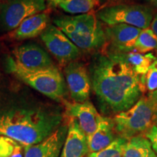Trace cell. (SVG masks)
<instances>
[{"label": "cell", "mask_w": 157, "mask_h": 157, "mask_svg": "<svg viewBox=\"0 0 157 157\" xmlns=\"http://www.w3.org/2000/svg\"><path fill=\"white\" fill-rule=\"evenodd\" d=\"M65 116L61 105L44 101L21 84L0 93V135L24 148L52 134L66 120Z\"/></svg>", "instance_id": "cell-1"}, {"label": "cell", "mask_w": 157, "mask_h": 157, "mask_svg": "<svg viewBox=\"0 0 157 157\" xmlns=\"http://www.w3.org/2000/svg\"><path fill=\"white\" fill-rule=\"evenodd\" d=\"M89 74L103 114L115 116L127 111L140 98V75L117 53L96 54Z\"/></svg>", "instance_id": "cell-2"}, {"label": "cell", "mask_w": 157, "mask_h": 157, "mask_svg": "<svg viewBox=\"0 0 157 157\" xmlns=\"http://www.w3.org/2000/svg\"><path fill=\"white\" fill-rule=\"evenodd\" d=\"M54 23L85 52L98 50L106 44L105 29L93 13L60 16L54 20Z\"/></svg>", "instance_id": "cell-3"}, {"label": "cell", "mask_w": 157, "mask_h": 157, "mask_svg": "<svg viewBox=\"0 0 157 157\" xmlns=\"http://www.w3.org/2000/svg\"><path fill=\"white\" fill-rule=\"evenodd\" d=\"M6 68L10 73L42 95L57 103L65 102L67 85L57 67L47 70L30 71L19 66L13 57H9L6 61Z\"/></svg>", "instance_id": "cell-4"}, {"label": "cell", "mask_w": 157, "mask_h": 157, "mask_svg": "<svg viewBox=\"0 0 157 157\" xmlns=\"http://www.w3.org/2000/svg\"><path fill=\"white\" fill-rule=\"evenodd\" d=\"M118 136L129 139L146 133L157 120V111L148 97H142L133 106L113 118Z\"/></svg>", "instance_id": "cell-5"}, {"label": "cell", "mask_w": 157, "mask_h": 157, "mask_svg": "<svg viewBox=\"0 0 157 157\" xmlns=\"http://www.w3.org/2000/svg\"><path fill=\"white\" fill-rule=\"evenodd\" d=\"M96 16L108 25L124 23L145 29L150 26L154 12L146 5L117 4L102 7L97 12Z\"/></svg>", "instance_id": "cell-6"}, {"label": "cell", "mask_w": 157, "mask_h": 157, "mask_svg": "<svg viewBox=\"0 0 157 157\" xmlns=\"http://www.w3.org/2000/svg\"><path fill=\"white\" fill-rule=\"evenodd\" d=\"M46 9L45 0H5L0 10V29L11 32L25 19Z\"/></svg>", "instance_id": "cell-7"}, {"label": "cell", "mask_w": 157, "mask_h": 157, "mask_svg": "<svg viewBox=\"0 0 157 157\" xmlns=\"http://www.w3.org/2000/svg\"><path fill=\"white\" fill-rule=\"evenodd\" d=\"M40 37L49 52L61 65L66 66L80 56V49L56 25L49 24Z\"/></svg>", "instance_id": "cell-8"}, {"label": "cell", "mask_w": 157, "mask_h": 157, "mask_svg": "<svg viewBox=\"0 0 157 157\" xmlns=\"http://www.w3.org/2000/svg\"><path fill=\"white\" fill-rule=\"evenodd\" d=\"M64 75L71 98L75 103L88 101L91 90L89 71L81 62H71L64 68Z\"/></svg>", "instance_id": "cell-9"}, {"label": "cell", "mask_w": 157, "mask_h": 157, "mask_svg": "<svg viewBox=\"0 0 157 157\" xmlns=\"http://www.w3.org/2000/svg\"><path fill=\"white\" fill-rule=\"evenodd\" d=\"M142 29L127 24L109 25L105 29L110 53H126L135 50V43Z\"/></svg>", "instance_id": "cell-10"}, {"label": "cell", "mask_w": 157, "mask_h": 157, "mask_svg": "<svg viewBox=\"0 0 157 157\" xmlns=\"http://www.w3.org/2000/svg\"><path fill=\"white\" fill-rule=\"evenodd\" d=\"M13 58L19 66L30 71L57 67L48 52L34 43L25 44L15 48L13 50Z\"/></svg>", "instance_id": "cell-11"}, {"label": "cell", "mask_w": 157, "mask_h": 157, "mask_svg": "<svg viewBox=\"0 0 157 157\" xmlns=\"http://www.w3.org/2000/svg\"><path fill=\"white\" fill-rule=\"evenodd\" d=\"M64 105L66 115L76 119L80 128L87 137L95 132L103 117L91 102L87 101L83 103H70L65 101Z\"/></svg>", "instance_id": "cell-12"}, {"label": "cell", "mask_w": 157, "mask_h": 157, "mask_svg": "<svg viewBox=\"0 0 157 157\" xmlns=\"http://www.w3.org/2000/svg\"><path fill=\"white\" fill-rule=\"evenodd\" d=\"M67 132L68 119L44 140L25 147L24 157H60Z\"/></svg>", "instance_id": "cell-13"}, {"label": "cell", "mask_w": 157, "mask_h": 157, "mask_svg": "<svg viewBox=\"0 0 157 157\" xmlns=\"http://www.w3.org/2000/svg\"><path fill=\"white\" fill-rule=\"evenodd\" d=\"M89 154L87 136L76 119L68 117V132L60 157H86Z\"/></svg>", "instance_id": "cell-14"}, {"label": "cell", "mask_w": 157, "mask_h": 157, "mask_svg": "<svg viewBox=\"0 0 157 157\" xmlns=\"http://www.w3.org/2000/svg\"><path fill=\"white\" fill-rule=\"evenodd\" d=\"M50 24V15L42 12L25 19L17 29L11 31L10 36L16 40H24L40 36Z\"/></svg>", "instance_id": "cell-15"}, {"label": "cell", "mask_w": 157, "mask_h": 157, "mask_svg": "<svg viewBox=\"0 0 157 157\" xmlns=\"http://www.w3.org/2000/svg\"><path fill=\"white\" fill-rule=\"evenodd\" d=\"M117 136L113 118L103 117L95 132L87 137L90 153L97 152L105 148Z\"/></svg>", "instance_id": "cell-16"}, {"label": "cell", "mask_w": 157, "mask_h": 157, "mask_svg": "<svg viewBox=\"0 0 157 157\" xmlns=\"http://www.w3.org/2000/svg\"><path fill=\"white\" fill-rule=\"evenodd\" d=\"M123 157H157V154L146 135H139L127 140Z\"/></svg>", "instance_id": "cell-17"}, {"label": "cell", "mask_w": 157, "mask_h": 157, "mask_svg": "<svg viewBox=\"0 0 157 157\" xmlns=\"http://www.w3.org/2000/svg\"><path fill=\"white\" fill-rule=\"evenodd\" d=\"M134 70L138 75L145 74L151 64L156 60V57L153 53H140L137 51L117 53Z\"/></svg>", "instance_id": "cell-18"}, {"label": "cell", "mask_w": 157, "mask_h": 157, "mask_svg": "<svg viewBox=\"0 0 157 157\" xmlns=\"http://www.w3.org/2000/svg\"><path fill=\"white\" fill-rule=\"evenodd\" d=\"M108 0H67L59 3L58 7L72 15L85 14L101 7Z\"/></svg>", "instance_id": "cell-19"}, {"label": "cell", "mask_w": 157, "mask_h": 157, "mask_svg": "<svg viewBox=\"0 0 157 157\" xmlns=\"http://www.w3.org/2000/svg\"><path fill=\"white\" fill-rule=\"evenodd\" d=\"M127 142V139L117 136L109 146L99 151L90 153L87 157H123Z\"/></svg>", "instance_id": "cell-20"}, {"label": "cell", "mask_w": 157, "mask_h": 157, "mask_svg": "<svg viewBox=\"0 0 157 157\" xmlns=\"http://www.w3.org/2000/svg\"><path fill=\"white\" fill-rule=\"evenodd\" d=\"M157 50V37L151 29H142L135 43V50L140 53Z\"/></svg>", "instance_id": "cell-21"}, {"label": "cell", "mask_w": 157, "mask_h": 157, "mask_svg": "<svg viewBox=\"0 0 157 157\" xmlns=\"http://www.w3.org/2000/svg\"><path fill=\"white\" fill-rule=\"evenodd\" d=\"M140 88L142 93H151L157 90V59L146 73L140 76Z\"/></svg>", "instance_id": "cell-22"}, {"label": "cell", "mask_w": 157, "mask_h": 157, "mask_svg": "<svg viewBox=\"0 0 157 157\" xmlns=\"http://www.w3.org/2000/svg\"><path fill=\"white\" fill-rule=\"evenodd\" d=\"M17 142L8 137L0 135V157H10L14 151Z\"/></svg>", "instance_id": "cell-23"}, {"label": "cell", "mask_w": 157, "mask_h": 157, "mask_svg": "<svg viewBox=\"0 0 157 157\" xmlns=\"http://www.w3.org/2000/svg\"><path fill=\"white\" fill-rule=\"evenodd\" d=\"M145 135L150 140L153 149L157 154V127L156 125L154 124Z\"/></svg>", "instance_id": "cell-24"}, {"label": "cell", "mask_w": 157, "mask_h": 157, "mask_svg": "<svg viewBox=\"0 0 157 157\" xmlns=\"http://www.w3.org/2000/svg\"><path fill=\"white\" fill-rule=\"evenodd\" d=\"M10 157H24V153L23 151V146L20 145L19 143H17L14 151Z\"/></svg>", "instance_id": "cell-25"}, {"label": "cell", "mask_w": 157, "mask_h": 157, "mask_svg": "<svg viewBox=\"0 0 157 157\" xmlns=\"http://www.w3.org/2000/svg\"><path fill=\"white\" fill-rule=\"evenodd\" d=\"M150 26L153 33H154L155 36L157 37V13H156L154 17H153L152 22L151 23Z\"/></svg>", "instance_id": "cell-26"}, {"label": "cell", "mask_w": 157, "mask_h": 157, "mask_svg": "<svg viewBox=\"0 0 157 157\" xmlns=\"http://www.w3.org/2000/svg\"><path fill=\"white\" fill-rule=\"evenodd\" d=\"M148 98L151 101L153 104H154V107L156 108L157 111V90H155V91H154L151 93H149Z\"/></svg>", "instance_id": "cell-27"}, {"label": "cell", "mask_w": 157, "mask_h": 157, "mask_svg": "<svg viewBox=\"0 0 157 157\" xmlns=\"http://www.w3.org/2000/svg\"><path fill=\"white\" fill-rule=\"evenodd\" d=\"M48 2V3L50 5H52V6H58V5L59 3L62 2H65V1H67V0H47Z\"/></svg>", "instance_id": "cell-28"}, {"label": "cell", "mask_w": 157, "mask_h": 157, "mask_svg": "<svg viewBox=\"0 0 157 157\" xmlns=\"http://www.w3.org/2000/svg\"><path fill=\"white\" fill-rule=\"evenodd\" d=\"M146 1H147L149 3H151V5L157 7V0H146Z\"/></svg>", "instance_id": "cell-29"}, {"label": "cell", "mask_w": 157, "mask_h": 157, "mask_svg": "<svg viewBox=\"0 0 157 157\" xmlns=\"http://www.w3.org/2000/svg\"><path fill=\"white\" fill-rule=\"evenodd\" d=\"M113 2H121L122 0H112Z\"/></svg>", "instance_id": "cell-30"}, {"label": "cell", "mask_w": 157, "mask_h": 157, "mask_svg": "<svg viewBox=\"0 0 157 157\" xmlns=\"http://www.w3.org/2000/svg\"><path fill=\"white\" fill-rule=\"evenodd\" d=\"M155 125H156V126L157 127V120H156V123H155Z\"/></svg>", "instance_id": "cell-31"}, {"label": "cell", "mask_w": 157, "mask_h": 157, "mask_svg": "<svg viewBox=\"0 0 157 157\" xmlns=\"http://www.w3.org/2000/svg\"><path fill=\"white\" fill-rule=\"evenodd\" d=\"M0 10H1V5H0Z\"/></svg>", "instance_id": "cell-32"}, {"label": "cell", "mask_w": 157, "mask_h": 157, "mask_svg": "<svg viewBox=\"0 0 157 157\" xmlns=\"http://www.w3.org/2000/svg\"><path fill=\"white\" fill-rule=\"evenodd\" d=\"M86 157H87V156H86Z\"/></svg>", "instance_id": "cell-33"}]
</instances>
